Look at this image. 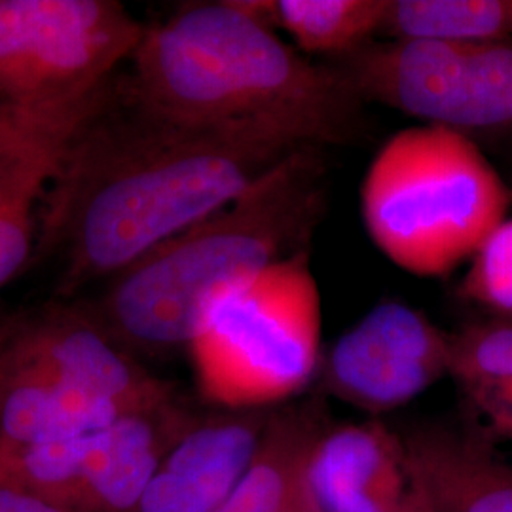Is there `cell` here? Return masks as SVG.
I'll return each instance as SVG.
<instances>
[{
  "label": "cell",
  "instance_id": "1",
  "mask_svg": "<svg viewBox=\"0 0 512 512\" xmlns=\"http://www.w3.org/2000/svg\"><path fill=\"white\" fill-rule=\"evenodd\" d=\"M304 145L270 124H177L114 88L48 186L37 249L61 258L59 293L73 296L234 202Z\"/></svg>",
  "mask_w": 512,
  "mask_h": 512
},
{
  "label": "cell",
  "instance_id": "2",
  "mask_svg": "<svg viewBox=\"0 0 512 512\" xmlns=\"http://www.w3.org/2000/svg\"><path fill=\"white\" fill-rule=\"evenodd\" d=\"M131 61L126 92L177 124H270L317 147L359 128L363 101L348 80L277 37L255 0L186 6L147 27Z\"/></svg>",
  "mask_w": 512,
  "mask_h": 512
},
{
  "label": "cell",
  "instance_id": "3",
  "mask_svg": "<svg viewBox=\"0 0 512 512\" xmlns=\"http://www.w3.org/2000/svg\"><path fill=\"white\" fill-rule=\"evenodd\" d=\"M325 209L321 147L296 148L234 202L112 275L80 310L131 355L190 348L224 296L310 251Z\"/></svg>",
  "mask_w": 512,
  "mask_h": 512
},
{
  "label": "cell",
  "instance_id": "4",
  "mask_svg": "<svg viewBox=\"0 0 512 512\" xmlns=\"http://www.w3.org/2000/svg\"><path fill=\"white\" fill-rule=\"evenodd\" d=\"M511 203L471 137L427 124L387 139L361 186L368 236L395 266L420 277H446L471 260Z\"/></svg>",
  "mask_w": 512,
  "mask_h": 512
},
{
  "label": "cell",
  "instance_id": "5",
  "mask_svg": "<svg viewBox=\"0 0 512 512\" xmlns=\"http://www.w3.org/2000/svg\"><path fill=\"white\" fill-rule=\"evenodd\" d=\"M321 327L310 251L268 266L224 296L192 342L203 395L230 410L291 399L317 372Z\"/></svg>",
  "mask_w": 512,
  "mask_h": 512
},
{
  "label": "cell",
  "instance_id": "6",
  "mask_svg": "<svg viewBox=\"0 0 512 512\" xmlns=\"http://www.w3.org/2000/svg\"><path fill=\"white\" fill-rule=\"evenodd\" d=\"M361 101L401 110L427 126L512 131V40L368 42L334 65Z\"/></svg>",
  "mask_w": 512,
  "mask_h": 512
},
{
  "label": "cell",
  "instance_id": "7",
  "mask_svg": "<svg viewBox=\"0 0 512 512\" xmlns=\"http://www.w3.org/2000/svg\"><path fill=\"white\" fill-rule=\"evenodd\" d=\"M198 420L173 397L74 439L0 448V482L69 512H133Z\"/></svg>",
  "mask_w": 512,
  "mask_h": 512
},
{
  "label": "cell",
  "instance_id": "8",
  "mask_svg": "<svg viewBox=\"0 0 512 512\" xmlns=\"http://www.w3.org/2000/svg\"><path fill=\"white\" fill-rule=\"evenodd\" d=\"M145 29L112 0H0V101L97 92L135 54Z\"/></svg>",
  "mask_w": 512,
  "mask_h": 512
},
{
  "label": "cell",
  "instance_id": "9",
  "mask_svg": "<svg viewBox=\"0 0 512 512\" xmlns=\"http://www.w3.org/2000/svg\"><path fill=\"white\" fill-rule=\"evenodd\" d=\"M330 391L370 412L410 403L450 374V334L403 302H382L332 346Z\"/></svg>",
  "mask_w": 512,
  "mask_h": 512
},
{
  "label": "cell",
  "instance_id": "10",
  "mask_svg": "<svg viewBox=\"0 0 512 512\" xmlns=\"http://www.w3.org/2000/svg\"><path fill=\"white\" fill-rule=\"evenodd\" d=\"M8 355L16 365L120 414L175 397L171 385L152 376L80 308L55 310L19 325Z\"/></svg>",
  "mask_w": 512,
  "mask_h": 512
},
{
  "label": "cell",
  "instance_id": "11",
  "mask_svg": "<svg viewBox=\"0 0 512 512\" xmlns=\"http://www.w3.org/2000/svg\"><path fill=\"white\" fill-rule=\"evenodd\" d=\"M304 486L317 512H427L403 437L378 421L327 427Z\"/></svg>",
  "mask_w": 512,
  "mask_h": 512
},
{
  "label": "cell",
  "instance_id": "12",
  "mask_svg": "<svg viewBox=\"0 0 512 512\" xmlns=\"http://www.w3.org/2000/svg\"><path fill=\"white\" fill-rule=\"evenodd\" d=\"M82 126L69 109L10 105L0 109V289L35 251V211Z\"/></svg>",
  "mask_w": 512,
  "mask_h": 512
},
{
  "label": "cell",
  "instance_id": "13",
  "mask_svg": "<svg viewBox=\"0 0 512 512\" xmlns=\"http://www.w3.org/2000/svg\"><path fill=\"white\" fill-rule=\"evenodd\" d=\"M270 414L234 410L194 423L165 456L133 512H215L247 473Z\"/></svg>",
  "mask_w": 512,
  "mask_h": 512
},
{
  "label": "cell",
  "instance_id": "14",
  "mask_svg": "<svg viewBox=\"0 0 512 512\" xmlns=\"http://www.w3.org/2000/svg\"><path fill=\"white\" fill-rule=\"evenodd\" d=\"M403 440L427 512H512V467L484 435L425 427Z\"/></svg>",
  "mask_w": 512,
  "mask_h": 512
},
{
  "label": "cell",
  "instance_id": "15",
  "mask_svg": "<svg viewBox=\"0 0 512 512\" xmlns=\"http://www.w3.org/2000/svg\"><path fill=\"white\" fill-rule=\"evenodd\" d=\"M327 427L317 401L274 410L251 467L215 512L291 511L304 488L311 448Z\"/></svg>",
  "mask_w": 512,
  "mask_h": 512
},
{
  "label": "cell",
  "instance_id": "16",
  "mask_svg": "<svg viewBox=\"0 0 512 512\" xmlns=\"http://www.w3.org/2000/svg\"><path fill=\"white\" fill-rule=\"evenodd\" d=\"M450 374L490 431L512 435V323H480L450 334Z\"/></svg>",
  "mask_w": 512,
  "mask_h": 512
},
{
  "label": "cell",
  "instance_id": "17",
  "mask_svg": "<svg viewBox=\"0 0 512 512\" xmlns=\"http://www.w3.org/2000/svg\"><path fill=\"white\" fill-rule=\"evenodd\" d=\"M391 0H272L274 29L308 54L346 57L384 31Z\"/></svg>",
  "mask_w": 512,
  "mask_h": 512
},
{
  "label": "cell",
  "instance_id": "18",
  "mask_svg": "<svg viewBox=\"0 0 512 512\" xmlns=\"http://www.w3.org/2000/svg\"><path fill=\"white\" fill-rule=\"evenodd\" d=\"M384 33L410 40H512V0H391Z\"/></svg>",
  "mask_w": 512,
  "mask_h": 512
},
{
  "label": "cell",
  "instance_id": "19",
  "mask_svg": "<svg viewBox=\"0 0 512 512\" xmlns=\"http://www.w3.org/2000/svg\"><path fill=\"white\" fill-rule=\"evenodd\" d=\"M458 296L512 323V217L495 226L459 281Z\"/></svg>",
  "mask_w": 512,
  "mask_h": 512
},
{
  "label": "cell",
  "instance_id": "20",
  "mask_svg": "<svg viewBox=\"0 0 512 512\" xmlns=\"http://www.w3.org/2000/svg\"><path fill=\"white\" fill-rule=\"evenodd\" d=\"M0 512H69L37 495L0 482Z\"/></svg>",
  "mask_w": 512,
  "mask_h": 512
},
{
  "label": "cell",
  "instance_id": "21",
  "mask_svg": "<svg viewBox=\"0 0 512 512\" xmlns=\"http://www.w3.org/2000/svg\"><path fill=\"white\" fill-rule=\"evenodd\" d=\"M18 323L12 321L10 317L6 315H0V368H2V357H4V351L8 348L10 340L14 338L16 330H18Z\"/></svg>",
  "mask_w": 512,
  "mask_h": 512
},
{
  "label": "cell",
  "instance_id": "22",
  "mask_svg": "<svg viewBox=\"0 0 512 512\" xmlns=\"http://www.w3.org/2000/svg\"><path fill=\"white\" fill-rule=\"evenodd\" d=\"M289 512H317V509L313 507V503L310 501V497L306 494V486L302 488V494L296 499L293 509Z\"/></svg>",
  "mask_w": 512,
  "mask_h": 512
}]
</instances>
